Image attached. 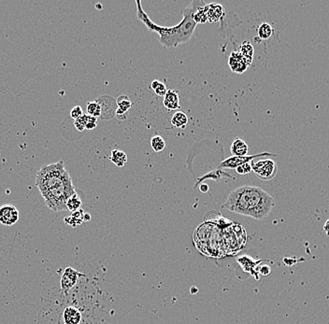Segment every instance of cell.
<instances>
[{"label": "cell", "instance_id": "cell-1", "mask_svg": "<svg viewBox=\"0 0 329 324\" xmlns=\"http://www.w3.org/2000/svg\"><path fill=\"white\" fill-rule=\"evenodd\" d=\"M36 185L45 205L52 211L68 210L67 202L76 192L63 161L43 165L36 175Z\"/></svg>", "mask_w": 329, "mask_h": 324}, {"label": "cell", "instance_id": "cell-2", "mask_svg": "<svg viewBox=\"0 0 329 324\" xmlns=\"http://www.w3.org/2000/svg\"><path fill=\"white\" fill-rule=\"evenodd\" d=\"M136 5L137 16L144 23L146 27L149 29L151 32H156L158 34V41L161 43L162 46L165 48H176L179 46L180 44H183L189 41L192 38L196 27V22L193 19L194 12H196L198 8L205 6L206 3L201 0L192 1L185 10L182 11L184 18L179 24L170 27L160 26L154 23L142 9V4L139 0L136 1Z\"/></svg>", "mask_w": 329, "mask_h": 324}, {"label": "cell", "instance_id": "cell-3", "mask_svg": "<svg viewBox=\"0 0 329 324\" xmlns=\"http://www.w3.org/2000/svg\"><path fill=\"white\" fill-rule=\"evenodd\" d=\"M275 203L273 197L256 186H241L232 191L222 208L229 211L263 220L272 212Z\"/></svg>", "mask_w": 329, "mask_h": 324}, {"label": "cell", "instance_id": "cell-4", "mask_svg": "<svg viewBox=\"0 0 329 324\" xmlns=\"http://www.w3.org/2000/svg\"><path fill=\"white\" fill-rule=\"evenodd\" d=\"M252 169L260 180H271L276 177L278 172L277 164L272 159L259 160L257 162H251Z\"/></svg>", "mask_w": 329, "mask_h": 324}, {"label": "cell", "instance_id": "cell-5", "mask_svg": "<svg viewBox=\"0 0 329 324\" xmlns=\"http://www.w3.org/2000/svg\"><path fill=\"white\" fill-rule=\"evenodd\" d=\"M263 156H276V154H273L271 152H262L259 154H254V155H246V156H231L226 158L223 162L220 164V168H228V169H236L237 167L244 165L246 163L253 162V160L257 157Z\"/></svg>", "mask_w": 329, "mask_h": 324}, {"label": "cell", "instance_id": "cell-6", "mask_svg": "<svg viewBox=\"0 0 329 324\" xmlns=\"http://www.w3.org/2000/svg\"><path fill=\"white\" fill-rule=\"evenodd\" d=\"M82 276V274L78 272L72 267H67L64 271L63 275L61 277L60 284H61V290L65 295H68L70 289L75 286L79 278Z\"/></svg>", "mask_w": 329, "mask_h": 324}, {"label": "cell", "instance_id": "cell-7", "mask_svg": "<svg viewBox=\"0 0 329 324\" xmlns=\"http://www.w3.org/2000/svg\"><path fill=\"white\" fill-rule=\"evenodd\" d=\"M19 211L12 205H3L0 207V223L5 226H12L19 220Z\"/></svg>", "mask_w": 329, "mask_h": 324}, {"label": "cell", "instance_id": "cell-8", "mask_svg": "<svg viewBox=\"0 0 329 324\" xmlns=\"http://www.w3.org/2000/svg\"><path fill=\"white\" fill-rule=\"evenodd\" d=\"M100 107H101V116L100 118L103 120H109L115 116L117 104L116 100L110 96H101L97 99Z\"/></svg>", "mask_w": 329, "mask_h": 324}, {"label": "cell", "instance_id": "cell-9", "mask_svg": "<svg viewBox=\"0 0 329 324\" xmlns=\"http://www.w3.org/2000/svg\"><path fill=\"white\" fill-rule=\"evenodd\" d=\"M228 66L230 70L237 74H243L246 70H248L251 64L248 61L243 57V55L238 52H231L230 56L228 58Z\"/></svg>", "mask_w": 329, "mask_h": 324}, {"label": "cell", "instance_id": "cell-10", "mask_svg": "<svg viewBox=\"0 0 329 324\" xmlns=\"http://www.w3.org/2000/svg\"><path fill=\"white\" fill-rule=\"evenodd\" d=\"M205 11L208 17V21L210 23H215L219 21L221 18L225 14V10L222 5L217 3H212V4H206Z\"/></svg>", "mask_w": 329, "mask_h": 324}, {"label": "cell", "instance_id": "cell-11", "mask_svg": "<svg viewBox=\"0 0 329 324\" xmlns=\"http://www.w3.org/2000/svg\"><path fill=\"white\" fill-rule=\"evenodd\" d=\"M117 110L115 116L119 120H126L127 119V111L131 109L132 103L130 99L127 95H121L116 100Z\"/></svg>", "mask_w": 329, "mask_h": 324}, {"label": "cell", "instance_id": "cell-12", "mask_svg": "<svg viewBox=\"0 0 329 324\" xmlns=\"http://www.w3.org/2000/svg\"><path fill=\"white\" fill-rule=\"evenodd\" d=\"M164 107L169 110L174 111L181 109L180 104L179 93L175 90H168L166 95L164 96Z\"/></svg>", "mask_w": 329, "mask_h": 324}, {"label": "cell", "instance_id": "cell-13", "mask_svg": "<svg viewBox=\"0 0 329 324\" xmlns=\"http://www.w3.org/2000/svg\"><path fill=\"white\" fill-rule=\"evenodd\" d=\"M65 324H80L81 321V313L76 307H68L63 313Z\"/></svg>", "mask_w": 329, "mask_h": 324}, {"label": "cell", "instance_id": "cell-14", "mask_svg": "<svg viewBox=\"0 0 329 324\" xmlns=\"http://www.w3.org/2000/svg\"><path fill=\"white\" fill-rule=\"evenodd\" d=\"M230 151L232 156H246L248 155V145L243 139H236L232 142Z\"/></svg>", "mask_w": 329, "mask_h": 324}, {"label": "cell", "instance_id": "cell-15", "mask_svg": "<svg viewBox=\"0 0 329 324\" xmlns=\"http://www.w3.org/2000/svg\"><path fill=\"white\" fill-rule=\"evenodd\" d=\"M224 177H228V178H231V179H233L232 178V176H230L229 174L226 173V172H225V171H223V170H221V169H215V170H213V171H211V172H208V173L206 174V175H204L203 177H201V178H199L198 180H196V185H195V187H196V186L198 185V184H200L201 182H202L203 180H220L222 178H224Z\"/></svg>", "mask_w": 329, "mask_h": 324}, {"label": "cell", "instance_id": "cell-16", "mask_svg": "<svg viewBox=\"0 0 329 324\" xmlns=\"http://www.w3.org/2000/svg\"><path fill=\"white\" fill-rule=\"evenodd\" d=\"M83 217H84V212L82 209H80L71 212V214L69 217L65 218L64 221L68 225L76 227V226L81 225L83 222Z\"/></svg>", "mask_w": 329, "mask_h": 324}, {"label": "cell", "instance_id": "cell-17", "mask_svg": "<svg viewBox=\"0 0 329 324\" xmlns=\"http://www.w3.org/2000/svg\"><path fill=\"white\" fill-rule=\"evenodd\" d=\"M110 160L118 168H123L127 163V155L121 150H112L110 152Z\"/></svg>", "mask_w": 329, "mask_h": 324}, {"label": "cell", "instance_id": "cell-18", "mask_svg": "<svg viewBox=\"0 0 329 324\" xmlns=\"http://www.w3.org/2000/svg\"><path fill=\"white\" fill-rule=\"evenodd\" d=\"M240 53L243 55L248 61L250 64H252L253 59H254V47L248 41H244L242 45L240 47Z\"/></svg>", "mask_w": 329, "mask_h": 324}, {"label": "cell", "instance_id": "cell-19", "mask_svg": "<svg viewBox=\"0 0 329 324\" xmlns=\"http://www.w3.org/2000/svg\"><path fill=\"white\" fill-rule=\"evenodd\" d=\"M187 123H188V117L183 111L179 110V111L175 112L171 118V124L173 125L174 127L185 128Z\"/></svg>", "mask_w": 329, "mask_h": 324}, {"label": "cell", "instance_id": "cell-20", "mask_svg": "<svg viewBox=\"0 0 329 324\" xmlns=\"http://www.w3.org/2000/svg\"><path fill=\"white\" fill-rule=\"evenodd\" d=\"M273 27L272 26V24H270L268 23H262L260 24L259 27H258V30H257V35H258V38L260 40L262 41H266L268 39L272 38V36L273 35Z\"/></svg>", "mask_w": 329, "mask_h": 324}, {"label": "cell", "instance_id": "cell-21", "mask_svg": "<svg viewBox=\"0 0 329 324\" xmlns=\"http://www.w3.org/2000/svg\"><path fill=\"white\" fill-rule=\"evenodd\" d=\"M81 205H82V200H81L80 195L78 193V191H76L75 193L70 197V199L67 202V209L69 211H76L78 209H81Z\"/></svg>", "mask_w": 329, "mask_h": 324}, {"label": "cell", "instance_id": "cell-22", "mask_svg": "<svg viewBox=\"0 0 329 324\" xmlns=\"http://www.w3.org/2000/svg\"><path fill=\"white\" fill-rule=\"evenodd\" d=\"M150 144L152 149L154 150V151H156V152L163 151L165 150V148H166V141H165V139H163L161 136H158V135H156V136L153 137L151 139Z\"/></svg>", "mask_w": 329, "mask_h": 324}, {"label": "cell", "instance_id": "cell-23", "mask_svg": "<svg viewBox=\"0 0 329 324\" xmlns=\"http://www.w3.org/2000/svg\"><path fill=\"white\" fill-rule=\"evenodd\" d=\"M87 114L95 118H100L101 116V107L97 100L87 103Z\"/></svg>", "mask_w": 329, "mask_h": 324}, {"label": "cell", "instance_id": "cell-24", "mask_svg": "<svg viewBox=\"0 0 329 324\" xmlns=\"http://www.w3.org/2000/svg\"><path fill=\"white\" fill-rule=\"evenodd\" d=\"M151 87L155 91L156 95H158V96H163L164 98L166 95L167 92H168L166 85L163 82H161V81H158V80H155V81H152Z\"/></svg>", "mask_w": 329, "mask_h": 324}, {"label": "cell", "instance_id": "cell-25", "mask_svg": "<svg viewBox=\"0 0 329 324\" xmlns=\"http://www.w3.org/2000/svg\"><path fill=\"white\" fill-rule=\"evenodd\" d=\"M205 6L198 8L196 12H194L193 19L196 22V24L197 23H205L208 21V17L206 14V11H205Z\"/></svg>", "mask_w": 329, "mask_h": 324}, {"label": "cell", "instance_id": "cell-26", "mask_svg": "<svg viewBox=\"0 0 329 324\" xmlns=\"http://www.w3.org/2000/svg\"><path fill=\"white\" fill-rule=\"evenodd\" d=\"M87 114H83V115L80 117L79 119H77L74 121V126L79 132H82L85 130V122H86Z\"/></svg>", "mask_w": 329, "mask_h": 324}, {"label": "cell", "instance_id": "cell-27", "mask_svg": "<svg viewBox=\"0 0 329 324\" xmlns=\"http://www.w3.org/2000/svg\"><path fill=\"white\" fill-rule=\"evenodd\" d=\"M252 171H253V169H252L251 163H246V164L242 165L236 168V172L238 175H247V174L251 173Z\"/></svg>", "mask_w": 329, "mask_h": 324}, {"label": "cell", "instance_id": "cell-28", "mask_svg": "<svg viewBox=\"0 0 329 324\" xmlns=\"http://www.w3.org/2000/svg\"><path fill=\"white\" fill-rule=\"evenodd\" d=\"M97 125H98V119L87 114L85 130H93L97 127Z\"/></svg>", "mask_w": 329, "mask_h": 324}, {"label": "cell", "instance_id": "cell-29", "mask_svg": "<svg viewBox=\"0 0 329 324\" xmlns=\"http://www.w3.org/2000/svg\"><path fill=\"white\" fill-rule=\"evenodd\" d=\"M82 115H83V111H82L81 106H75L70 111V117L74 120L79 119Z\"/></svg>", "mask_w": 329, "mask_h": 324}, {"label": "cell", "instance_id": "cell-30", "mask_svg": "<svg viewBox=\"0 0 329 324\" xmlns=\"http://www.w3.org/2000/svg\"><path fill=\"white\" fill-rule=\"evenodd\" d=\"M271 271H272V269H271V267H268V266H263V267H260V274H261V275H263V276H267V275H270V274H271Z\"/></svg>", "mask_w": 329, "mask_h": 324}, {"label": "cell", "instance_id": "cell-31", "mask_svg": "<svg viewBox=\"0 0 329 324\" xmlns=\"http://www.w3.org/2000/svg\"><path fill=\"white\" fill-rule=\"evenodd\" d=\"M323 231L326 234V236L329 237V219L324 222V225H323Z\"/></svg>", "mask_w": 329, "mask_h": 324}, {"label": "cell", "instance_id": "cell-32", "mask_svg": "<svg viewBox=\"0 0 329 324\" xmlns=\"http://www.w3.org/2000/svg\"><path fill=\"white\" fill-rule=\"evenodd\" d=\"M199 190L201 192H208V186L207 184H200V187H199Z\"/></svg>", "mask_w": 329, "mask_h": 324}, {"label": "cell", "instance_id": "cell-33", "mask_svg": "<svg viewBox=\"0 0 329 324\" xmlns=\"http://www.w3.org/2000/svg\"><path fill=\"white\" fill-rule=\"evenodd\" d=\"M91 220V216L88 213H84V217H83V221H88Z\"/></svg>", "mask_w": 329, "mask_h": 324}, {"label": "cell", "instance_id": "cell-34", "mask_svg": "<svg viewBox=\"0 0 329 324\" xmlns=\"http://www.w3.org/2000/svg\"><path fill=\"white\" fill-rule=\"evenodd\" d=\"M96 7H97V9H98V10H101V9H102V8H101V7L102 6H101L100 4H98V5H97V6Z\"/></svg>", "mask_w": 329, "mask_h": 324}]
</instances>
